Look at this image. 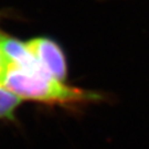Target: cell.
<instances>
[{
	"label": "cell",
	"mask_w": 149,
	"mask_h": 149,
	"mask_svg": "<svg viewBox=\"0 0 149 149\" xmlns=\"http://www.w3.org/2000/svg\"><path fill=\"white\" fill-rule=\"evenodd\" d=\"M3 86L20 98L50 104H79L101 98L94 92L70 87L51 76L30 73L13 65L9 66Z\"/></svg>",
	"instance_id": "obj_1"
},
{
	"label": "cell",
	"mask_w": 149,
	"mask_h": 149,
	"mask_svg": "<svg viewBox=\"0 0 149 149\" xmlns=\"http://www.w3.org/2000/svg\"><path fill=\"white\" fill-rule=\"evenodd\" d=\"M26 43L39 63L54 80L59 82L65 80L66 60L58 43L48 38H36Z\"/></svg>",
	"instance_id": "obj_2"
},
{
	"label": "cell",
	"mask_w": 149,
	"mask_h": 149,
	"mask_svg": "<svg viewBox=\"0 0 149 149\" xmlns=\"http://www.w3.org/2000/svg\"><path fill=\"white\" fill-rule=\"evenodd\" d=\"M0 49L10 65L20 68L30 73L51 76L28 49L27 43L0 33Z\"/></svg>",
	"instance_id": "obj_3"
},
{
	"label": "cell",
	"mask_w": 149,
	"mask_h": 149,
	"mask_svg": "<svg viewBox=\"0 0 149 149\" xmlns=\"http://www.w3.org/2000/svg\"><path fill=\"white\" fill-rule=\"evenodd\" d=\"M21 100L7 87L0 86V119H13V113Z\"/></svg>",
	"instance_id": "obj_4"
},
{
	"label": "cell",
	"mask_w": 149,
	"mask_h": 149,
	"mask_svg": "<svg viewBox=\"0 0 149 149\" xmlns=\"http://www.w3.org/2000/svg\"><path fill=\"white\" fill-rule=\"evenodd\" d=\"M9 66H10V64L8 63V61L0 49V86H3V84H5V80L7 73H8V70H9Z\"/></svg>",
	"instance_id": "obj_5"
}]
</instances>
